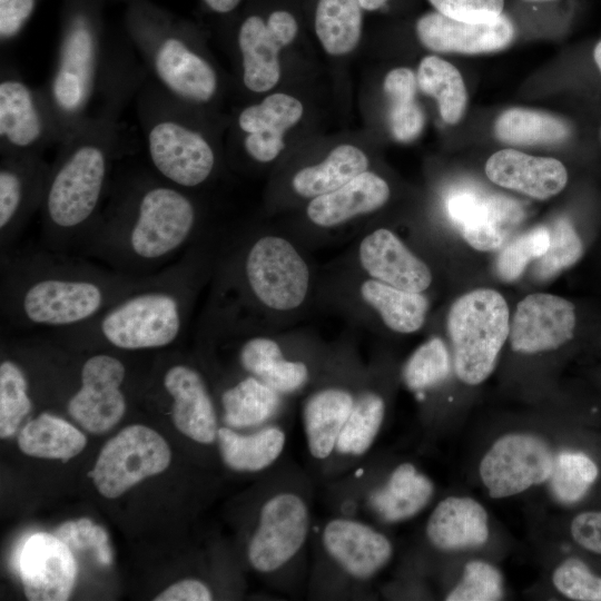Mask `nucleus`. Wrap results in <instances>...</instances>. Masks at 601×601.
Segmentation results:
<instances>
[{
	"label": "nucleus",
	"mask_w": 601,
	"mask_h": 601,
	"mask_svg": "<svg viewBox=\"0 0 601 601\" xmlns=\"http://www.w3.org/2000/svg\"><path fill=\"white\" fill-rule=\"evenodd\" d=\"M280 393L246 374L220 394L223 421L234 430H255L275 423L283 410Z\"/></svg>",
	"instance_id": "7c9ffc66"
},
{
	"label": "nucleus",
	"mask_w": 601,
	"mask_h": 601,
	"mask_svg": "<svg viewBox=\"0 0 601 601\" xmlns=\"http://www.w3.org/2000/svg\"><path fill=\"white\" fill-rule=\"evenodd\" d=\"M214 599L210 588L200 580L185 579L168 587L156 601H209Z\"/></svg>",
	"instance_id": "603ef678"
},
{
	"label": "nucleus",
	"mask_w": 601,
	"mask_h": 601,
	"mask_svg": "<svg viewBox=\"0 0 601 601\" xmlns=\"http://www.w3.org/2000/svg\"><path fill=\"white\" fill-rule=\"evenodd\" d=\"M312 529V480L293 465L273 467L246 542L248 565L272 588L295 589L307 571Z\"/></svg>",
	"instance_id": "39448f33"
},
{
	"label": "nucleus",
	"mask_w": 601,
	"mask_h": 601,
	"mask_svg": "<svg viewBox=\"0 0 601 601\" xmlns=\"http://www.w3.org/2000/svg\"><path fill=\"white\" fill-rule=\"evenodd\" d=\"M594 61L601 71V41H599L593 50Z\"/></svg>",
	"instance_id": "4d7b16f0"
},
{
	"label": "nucleus",
	"mask_w": 601,
	"mask_h": 601,
	"mask_svg": "<svg viewBox=\"0 0 601 601\" xmlns=\"http://www.w3.org/2000/svg\"><path fill=\"white\" fill-rule=\"evenodd\" d=\"M388 198L387 183L366 170L338 189L313 198L306 213L313 224L334 227L381 208Z\"/></svg>",
	"instance_id": "c85d7f7f"
},
{
	"label": "nucleus",
	"mask_w": 601,
	"mask_h": 601,
	"mask_svg": "<svg viewBox=\"0 0 601 601\" xmlns=\"http://www.w3.org/2000/svg\"><path fill=\"white\" fill-rule=\"evenodd\" d=\"M125 30L154 82L188 106L210 102L218 91L215 68L193 45L188 26L150 0H130Z\"/></svg>",
	"instance_id": "423d86ee"
},
{
	"label": "nucleus",
	"mask_w": 601,
	"mask_h": 601,
	"mask_svg": "<svg viewBox=\"0 0 601 601\" xmlns=\"http://www.w3.org/2000/svg\"><path fill=\"white\" fill-rule=\"evenodd\" d=\"M485 174L494 184L536 199L559 194L568 183V171L558 159L515 149H502L490 156Z\"/></svg>",
	"instance_id": "a878e982"
},
{
	"label": "nucleus",
	"mask_w": 601,
	"mask_h": 601,
	"mask_svg": "<svg viewBox=\"0 0 601 601\" xmlns=\"http://www.w3.org/2000/svg\"><path fill=\"white\" fill-rule=\"evenodd\" d=\"M554 456L548 443L526 433H511L494 442L480 463L489 494L501 499L519 494L550 479Z\"/></svg>",
	"instance_id": "2eb2a0df"
},
{
	"label": "nucleus",
	"mask_w": 601,
	"mask_h": 601,
	"mask_svg": "<svg viewBox=\"0 0 601 601\" xmlns=\"http://www.w3.org/2000/svg\"><path fill=\"white\" fill-rule=\"evenodd\" d=\"M120 110L104 106L58 146L39 211L43 248L76 253L98 218L119 145Z\"/></svg>",
	"instance_id": "7ed1b4c3"
},
{
	"label": "nucleus",
	"mask_w": 601,
	"mask_h": 601,
	"mask_svg": "<svg viewBox=\"0 0 601 601\" xmlns=\"http://www.w3.org/2000/svg\"><path fill=\"white\" fill-rule=\"evenodd\" d=\"M456 376L477 385L495 368L509 333V307L504 297L490 288H477L459 297L447 314Z\"/></svg>",
	"instance_id": "9d476101"
},
{
	"label": "nucleus",
	"mask_w": 601,
	"mask_h": 601,
	"mask_svg": "<svg viewBox=\"0 0 601 601\" xmlns=\"http://www.w3.org/2000/svg\"><path fill=\"white\" fill-rule=\"evenodd\" d=\"M571 535L583 549L601 554V511L578 514L571 522Z\"/></svg>",
	"instance_id": "3c124183"
},
{
	"label": "nucleus",
	"mask_w": 601,
	"mask_h": 601,
	"mask_svg": "<svg viewBox=\"0 0 601 601\" xmlns=\"http://www.w3.org/2000/svg\"><path fill=\"white\" fill-rule=\"evenodd\" d=\"M416 87V76L404 67L391 70L384 79L390 129L393 137L401 142L414 140L425 124L424 114L415 100Z\"/></svg>",
	"instance_id": "58836bf2"
},
{
	"label": "nucleus",
	"mask_w": 601,
	"mask_h": 601,
	"mask_svg": "<svg viewBox=\"0 0 601 601\" xmlns=\"http://www.w3.org/2000/svg\"><path fill=\"white\" fill-rule=\"evenodd\" d=\"M362 20L358 0H318L315 31L324 50L333 56L351 52L359 41Z\"/></svg>",
	"instance_id": "4c0bfd02"
},
{
	"label": "nucleus",
	"mask_w": 601,
	"mask_h": 601,
	"mask_svg": "<svg viewBox=\"0 0 601 601\" xmlns=\"http://www.w3.org/2000/svg\"><path fill=\"white\" fill-rule=\"evenodd\" d=\"M549 242L548 226H536L508 240L494 262L497 277L503 282L516 280L529 263L546 252Z\"/></svg>",
	"instance_id": "c03bdc74"
},
{
	"label": "nucleus",
	"mask_w": 601,
	"mask_h": 601,
	"mask_svg": "<svg viewBox=\"0 0 601 601\" xmlns=\"http://www.w3.org/2000/svg\"><path fill=\"white\" fill-rule=\"evenodd\" d=\"M575 324V308L570 300L530 294L518 304L510 324L511 347L526 354L555 349L573 337Z\"/></svg>",
	"instance_id": "412c9836"
},
{
	"label": "nucleus",
	"mask_w": 601,
	"mask_h": 601,
	"mask_svg": "<svg viewBox=\"0 0 601 601\" xmlns=\"http://www.w3.org/2000/svg\"><path fill=\"white\" fill-rule=\"evenodd\" d=\"M362 8L365 10H376L383 7L387 0H358Z\"/></svg>",
	"instance_id": "6e6d98bb"
},
{
	"label": "nucleus",
	"mask_w": 601,
	"mask_h": 601,
	"mask_svg": "<svg viewBox=\"0 0 601 601\" xmlns=\"http://www.w3.org/2000/svg\"><path fill=\"white\" fill-rule=\"evenodd\" d=\"M55 535L71 551L91 550L101 565L108 566L112 562L108 533L89 519L67 521L55 531Z\"/></svg>",
	"instance_id": "49530a36"
},
{
	"label": "nucleus",
	"mask_w": 601,
	"mask_h": 601,
	"mask_svg": "<svg viewBox=\"0 0 601 601\" xmlns=\"http://www.w3.org/2000/svg\"><path fill=\"white\" fill-rule=\"evenodd\" d=\"M32 408L22 366L6 357L0 364V436H12Z\"/></svg>",
	"instance_id": "ea45409f"
},
{
	"label": "nucleus",
	"mask_w": 601,
	"mask_h": 601,
	"mask_svg": "<svg viewBox=\"0 0 601 601\" xmlns=\"http://www.w3.org/2000/svg\"><path fill=\"white\" fill-rule=\"evenodd\" d=\"M170 461L165 439L148 426L134 424L104 445L92 470L93 483L101 495L115 499L144 479L164 472Z\"/></svg>",
	"instance_id": "ddd939ff"
},
{
	"label": "nucleus",
	"mask_w": 601,
	"mask_h": 601,
	"mask_svg": "<svg viewBox=\"0 0 601 601\" xmlns=\"http://www.w3.org/2000/svg\"><path fill=\"white\" fill-rule=\"evenodd\" d=\"M244 286L262 305L290 311L306 298L309 287L307 264L285 238L263 236L243 254Z\"/></svg>",
	"instance_id": "f8f14e48"
},
{
	"label": "nucleus",
	"mask_w": 601,
	"mask_h": 601,
	"mask_svg": "<svg viewBox=\"0 0 601 601\" xmlns=\"http://www.w3.org/2000/svg\"><path fill=\"white\" fill-rule=\"evenodd\" d=\"M385 414L386 403L378 392L367 388L356 393L351 414L322 474L324 479L338 477L364 459L382 430Z\"/></svg>",
	"instance_id": "bb28decb"
},
{
	"label": "nucleus",
	"mask_w": 601,
	"mask_h": 601,
	"mask_svg": "<svg viewBox=\"0 0 601 601\" xmlns=\"http://www.w3.org/2000/svg\"><path fill=\"white\" fill-rule=\"evenodd\" d=\"M161 387L171 400L176 428L198 444L217 443V411L200 371L185 362H171L161 373Z\"/></svg>",
	"instance_id": "aec40b11"
},
{
	"label": "nucleus",
	"mask_w": 601,
	"mask_h": 601,
	"mask_svg": "<svg viewBox=\"0 0 601 601\" xmlns=\"http://www.w3.org/2000/svg\"><path fill=\"white\" fill-rule=\"evenodd\" d=\"M446 207L464 240L481 252L501 248L524 217L515 200L469 188L453 191Z\"/></svg>",
	"instance_id": "a211bd4d"
},
{
	"label": "nucleus",
	"mask_w": 601,
	"mask_h": 601,
	"mask_svg": "<svg viewBox=\"0 0 601 601\" xmlns=\"http://www.w3.org/2000/svg\"><path fill=\"white\" fill-rule=\"evenodd\" d=\"M303 111L298 99L279 92L243 109L237 125L245 134L246 154L258 162L274 160L284 149L285 131L299 121Z\"/></svg>",
	"instance_id": "393cba45"
},
{
	"label": "nucleus",
	"mask_w": 601,
	"mask_h": 601,
	"mask_svg": "<svg viewBox=\"0 0 601 601\" xmlns=\"http://www.w3.org/2000/svg\"><path fill=\"white\" fill-rule=\"evenodd\" d=\"M287 442L284 426L277 422L242 433L220 426L217 446L224 464L243 473L270 470L282 459Z\"/></svg>",
	"instance_id": "c756f323"
},
{
	"label": "nucleus",
	"mask_w": 601,
	"mask_h": 601,
	"mask_svg": "<svg viewBox=\"0 0 601 601\" xmlns=\"http://www.w3.org/2000/svg\"><path fill=\"white\" fill-rule=\"evenodd\" d=\"M598 474L597 464L587 454L565 451L554 457L550 486L560 502L575 503L585 495Z\"/></svg>",
	"instance_id": "a19ab883"
},
{
	"label": "nucleus",
	"mask_w": 601,
	"mask_h": 601,
	"mask_svg": "<svg viewBox=\"0 0 601 601\" xmlns=\"http://www.w3.org/2000/svg\"><path fill=\"white\" fill-rule=\"evenodd\" d=\"M425 535L441 551L481 546L489 538L487 513L471 497L449 496L430 514Z\"/></svg>",
	"instance_id": "cd10ccee"
},
{
	"label": "nucleus",
	"mask_w": 601,
	"mask_h": 601,
	"mask_svg": "<svg viewBox=\"0 0 601 601\" xmlns=\"http://www.w3.org/2000/svg\"><path fill=\"white\" fill-rule=\"evenodd\" d=\"M309 588L317 598L361 597L391 562L394 553L386 534L355 515L336 514L313 534Z\"/></svg>",
	"instance_id": "6e6552de"
},
{
	"label": "nucleus",
	"mask_w": 601,
	"mask_h": 601,
	"mask_svg": "<svg viewBox=\"0 0 601 601\" xmlns=\"http://www.w3.org/2000/svg\"><path fill=\"white\" fill-rule=\"evenodd\" d=\"M18 444L27 455L66 462L85 449L87 439L66 420L43 412L22 427Z\"/></svg>",
	"instance_id": "f704fd0d"
},
{
	"label": "nucleus",
	"mask_w": 601,
	"mask_h": 601,
	"mask_svg": "<svg viewBox=\"0 0 601 601\" xmlns=\"http://www.w3.org/2000/svg\"><path fill=\"white\" fill-rule=\"evenodd\" d=\"M435 10L466 22H487L503 13L504 0H428Z\"/></svg>",
	"instance_id": "09e8293b"
},
{
	"label": "nucleus",
	"mask_w": 601,
	"mask_h": 601,
	"mask_svg": "<svg viewBox=\"0 0 601 601\" xmlns=\"http://www.w3.org/2000/svg\"><path fill=\"white\" fill-rule=\"evenodd\" d=\"M417 87L436 99L442 119L449 125L457 124L464 116L467 92L460 71L449 61L424 57L416 73Z\"/></svg>",
	"instance_id": "e433bc0d"
},
{
	"label": "nucleus",
	"mask_w": 601,
	"mask_h": 601,
	"mask_svg": "<svg viewBox=\"0 0 601 601\" xmlns=\"http://www.w3.org/2000/svg\"><path fill=\"white\" fill-rule=\"evenodd\" d=\"M42 0H0L1 46L14 41L31 20Z\"/></svg>",
	"instance_id": "8fccbe9b"
},
{
	"label": "nucleus",
	"mask_w": 601,
	"mask_h": 601,
	"mask_svg": "<svg viewBox=\"0 0 601 601\" xmlns=\"http://www.w3.org/2000/svg\"><path fill=\"white\" fill-rule=\"evenodd\" d=\"M184 105L148 82L139 93L137 112L154 174L189 191L211 177L217 158L209 140L188 122Z\"/></svg>",
	"instance_id": "1a4fd4ad"
},
{
	"label": "nucleus",
	"mask_w": 601,
	"mask_h": 601,
	"mask_svg": "<svg viewBox=\"0 0 601 601\" xmlns=\"http://www.w3.org/2000/svg\"><path fill=\"white\" fill-rule=\"evenodd\" d=\"M451 357L445 343L433 337L418 346L406 361L402 377L417 394L442 383L450 374Z\"/></svg>",
	"instance_id": "37998d69"
},
{
	"label": "nucleus",
	"mask_w": 601,
	"mask_h": 601,
	"mask_svg": "<svg viewBox=\"0 0 601 601\" xmlns=\"http://www.w3.org/2000/svg\"><path fill=\"white\" fill-rule=\"evenodd\" d=\"M415 29L421 43L430 50L466 55L502 50L515 35L513 22L503 13L487 22H466L433 11L423 14Z\"/></svg>",
	"instance_id": "4be33fe9"
},
{
	"label": "nucleus",
	"mask_w": 601,
	"mask_h": 601,
	"mask_svg": "<svg viewBox=\"0 0 601 601\" xmlns=\"http://www.w3.org/2000/svg\"><path fill=\"white\" fill-rule=\"evenodd\" d=\"M66 135L43 90L28 85L18 73L1 70L0 155H43Z\"/></svg>",
	"instance_id": "9b49d317"
},
{
	"label": "nucleus",
	"mask_w": 601,
	"mask_h": 601,
	"mask_svg": "<svg viewBox=\"0 0 601 601\" xmlns=\"http://www.w3.org/2000/svg\"><path fill=\"white\" fill-rule=\"evenodd\" d=\"M215 13H229L235 10L242 0H201Z\"/></svg>",
	"instance_id": "5fc2aeb1"
},
{
	"label": "nucleus",
	"mask_w": 601,
	"mask_h": 601,
	"mask_svg": "<svg viewBox=\"0 0 601 601\" xmlns=\"http://www.w3.org/2000/svg\"><path fill=\"white\" fill-rule=\"evenodd\" d=\"M550 242L546 252L534 260L533 276L550 279L577 264L583 255V243L572 223L560 217L549 226Z\"/></svg>",
	"instance_id": "79ce46f5"
},
{
	"label": "nucleus",
	"mask_w": 601,
	"mask_h": 601,
	"mask_svg": "<svg viewBox=\"0 0 601 601\" xmlns=\"http://www.w3.org/2000/svg\"><path fill=\"white\" fill-rule=\"evenodd\" d=\"M50 164L43 155H1L0 159V249L1 254L40 211Z\"/></svg>",
	"instance_id": "f3484780"
},
{
	"label": "nucleus",
	"mask_w": 601,
	"mask_h": 601,
	"mask_svg": "<svg viewBox=\"0 0 601 601\" xmlns=\"http://www.w3.org/2000/svg\"><path fill=\"white\" fill-rule=\"evenodd\" d=\"M503 597L501 572L484 561H471L464 566L461 581L446 595L447 601H496Z\"/></svg>",
	"instance_id": "a18cd8bd"
},
{
	"label": "nucleus",
	"mask_w": 601,
	"mask_h": 601,
	"mask_svg": "<svg viewBox=\"0 0 601 601\" xmlns=\"http://www.w3.org/2000/svg\"><path fill=\"white\" fill-rule=\"evenodd\" d=\"M237 45L242 53L244 86L253 92L270 90L280 76V47L266 21L258 14L247 16L238 28Z\"/></svg>",
	"instance_id": "2f4dec72"
},
{
	"label": "nucleus",
	"mask_w": 601,
	"mask_h": 601,
	"mask_svg": "<svg viewBox=\"0 0 601 601\" xmlns=\"http://www.w3.org/2000/svg\"><path fill=\"white\" fill-rule=\"evenodd\" d=\"M600 138H601V130H600Z\"/></svg>",
	"instance_id": "13d9d810"
},
{
	"label": "nucleus",
	"mask_w": 601,
	"mask_h": 601,
	"mask_svg": "<svg viewBox=\"0 0 601 601\" xmlns=\"http://www.w3.org/2000/svg\"><path fill=\"white\" fill-rule=\"evenodd\" d=\"M368 168L366 155L353 145H339L319 164L298 170L292 180L296 194L305 198L331 193Z\"/></svg>",
	"instance_id": "473e14b6"
},
{
	"label": "nucleus",
	"mask_w": 601,
	"mask_h": 601,
	"mask_svg": "<svg viewBox=\"0 0 601 601\" xmlns=\"http://www.w3.org/2000/svg\"><path fill=\"white\" fill-rule=\"evenodd\" d=\"M494 132L500 141L509 145H549L565 140L570 127L554 115L514 107L497 117Z\"/></svg>",
	"instance_id": "c9c22d12"
},
{
	"label": "nucleus",
	"mask_w": 601,
	"mask_h": 601,
	"mask_svg": "<svg viewBox=\"0 0 601 601\" xmlns=\"http://www.w3.org/2000/svg\"><path fill=\"white\" fill-rule=\"evenodd\" d=\"M201 267L197 252L188 250L95 318L52 331V335L66 345L91 351L139 352L167 347L186 328Z\"/></svg>",
	"instance_id": "20e7f679"
},
{
	"label": "nucleus",
	"mask_w": 601,
	"mask_h": 601,
	"mask_svg": "<svg viewBox=\"0 0 601 601\" xmlns=\"http://www.w3.org/2000/svg\"><path fill=\"white\" fill-rule=\"evenodd\" d=\"M127 377V365L119 356L92 351L79 365L78 385L67 401L68 414L89 433L108 432L126 412L122 387Z\"/></svg>",
	"instance_id": "4468645a"
},
{
	"label": "nucleus",
	"mask_w": 601,
	"mask_h": 601,
	"mask_svg": "<svg viewBox=\"0 0 601 601\" xmlns=\"http://www.w3.org/2000/svg\"><path fill=\"white\" fill-rule=\"evenodd\" d=\"M355 395L348 387L327 385L311 393L303 404L302 424L306 449L321 475L332 459Z\"/></svg>",
	"instance_id": "b1692460"
},
{
	"label": "nucleus",
	"mask_w": 601,
	"mask_h": 601,
	"mask_svg": "<svg viewBox=\"0 0 601 601\" xmlns=\"http://www.w3.org/2000/svg\"><path fill=\"white\" fill-rule=\"evenodd\" d=\"M358 258L373 279L396 288L422 293L432 283L428 266L390 229L378 228L365 236L358 247Z\"/></svg>",
	"instance_id": "5701e85b"
},
{
	"label": "nucleus",
	"mask_w": 601,
	"mask_h": 601,
	"mask_svg": "<svg viewBox=\"0 0 601 601\" xmlns=\"http://www.w3.org/2000/svg\"><path fill=\"white\" fill-rule=\"evenodd\" d=\"M125 1H127V2H128V1H130V0H125Z\"/></svg>",
	"instance_id": "bf43d9fd"
},
{
	"label": "nucleus",
	"mask_w": 601,
	"mask_h": 601,
	"mask_svg": "<svg viewBox=\"0 0 601 601\" xmlns=\"http://www.w3.org/2000/svg\"><path fill=\"white\" fill-rule=\"evenodd\" d=\"M338 514L356 515L364 510L382 523L404 522L418 514L431 501L434 484L410 462L396 465L384 481L367 486L347 485Z\"/></svg>",
	"instance_id": "dca6fc26"
},
{
	"label": "nucleus",
	"mask_w": 601,
	"mask_h": 601,
	"mask_svg": "<svg viewBox=\"0 0 601 601\" xmlns=\"http://www.w3.org/2000/svg\"><path fill=\"white\" fill-rule=\"evenodd\" d=\"M361 296L396 333H414L425 322L428 300L422 293L400 289L372 278L361 285Z\"/></svg>",
	"instance_id": "72a5a7b5"
},
{
	"label": "nucleus",
	"mask_w": 601,
	"mask_h": 601,
	"mask_svg": "<svg viewBox=\"0 0 601 601\" xmlns=\"http://www.w3.org/2000/svg\"><path fill=\"white\" fill-rule=\"evenodd\" d=\"M266 24L280 48L289 45L298 31V24L294 16L284 10L272 12Z\"/></svg>",
	"instance_id": "864d4df0"
},
{
	"label": "nucleus",
	"mask_w": 601,
	"mask_h": 601,
	"mask_svg": "<svg viewBox=\"0 0 601 601\" xmlns=\"http://www.w3.org/2000/svg\"><path fill=\"white\" fill-rule=\"evenodd\" d=\"M2 329H62L83 324L145 285L81 255L47 248L1 254Z\"/></svg>",
	"instance_id": "f257e3e1"
},
{
	"label": "nucleus",
	"mask_w": 601,
	"mask_h": 601,
	"mask_svg": "<svg viewBox=\"0 0 601 601\" xmlns=\"http://www.w3.org/2000/svg\"><path fill=\"white\" fill-rule=\"evenodd\" d=\"M198 221L188 190L140 175L117 187L77 253L120 273L151 275L194 240Z\"/></svg>",
	"instance_id": "f03ea898"
},
{
	"label": "nucleus",
	"mask_w": 601,
	"mask_h": 601,
	"mask_svg": "<svg viewBox=\"0 0 601 601\" xmlns=\"http://www.w3.org/2000/svg\"><path fill=\"white\" fill-rule=\"evenodd\" d=\"M556 590L571 600L601 601V577L594 575L578 558H569L553 572Z\"/></svg>",
	"instance_id": "de8ad7c7"
},
{
	"label": "nucleus",
	"mask_w": 601,
	"mask_h": 601,
	"mask_svg": "<svg viewBox=\"0 0 601 601\" xmlns=\"http://www.w3.org/2000/svg\"><path fill=\"white\" fill-rule=\"evenodd\" d=\"M105 0H62L55 68L45 93L66 137L89 115L105 72Z\"/></svg>",
	"instance_id": "0eeeda50"
},
{
	"label": "nucleus",
	"mask_w": 601,
	"mask_h": 601,
	"mask_svg": "<svg viewBox=\"0 0 601 601\" xmlns=\"http://www.w3.org/2000/svg\"><path fill=\"white\" fill-rule=\"evenodd\" d=\"M23 591L31 601H65L73 589L77 563L55 534L39 532L23 543L19 558Z\"/></svg>",
	"instance_id": "6ab92c4d"
}]
</instances>
